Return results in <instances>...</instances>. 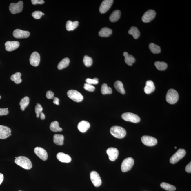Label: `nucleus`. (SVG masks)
<instances>
[{"instance_id":"obj_48","label":"nucleus","mask_w":191,"mask_h":191,"mask_svg":"<svg viewBox=\"0 0 191 191\" xmlns=\"http://www.w3.org/2000/svg\"><path fill=\"white\" fill-rule=\"evenodd\" d=\"M40 116L41 117V120H44L45 119V118H46V117H45L44 113H42H42H41V114H40Z\"/></svg>"},{"instance_id":"obj_43","label":"nucleus","mask_w":191,"mask_h":191,"mask_svg":"<svg viewBox=\"0 0 191 191\" xmlns=\"http://www.w3.org/2000/svg\"><path fill=\"white\" fill-rule=\"evenodd\" d=\"M9 114V111L6 108H0V116L6 115Z\"/></svg>"},{"instance_id":"obj_6","label":"nucleus","mask_w":191,"mask_h":191,"mask_svg":"<svg viewBox=\"0 0 191 191\" xmlns=\"http://www.w3.org/2000/svg\"><path fill=\"white\" fill-rule=\"evenodd\" d=\"M121 117L125 121L134 123H139L141 120L140 117L137 115L129 112L123 114Z\"/></svg>"},{"instance_id":"obj_27","label":"nucleus","mask_w":191,"mask_h":191,"mask_svg":"<svg viewBox=\"0 0 191 191\" xmlns=\"http://www.w3.org/2000/svg\"><path fill=\"white\" fill-rule=\"evenodd\" d=\"M114 86L120 94H125V91L123 87V84L121 81H115Z\"/></svg>"},{"instance_id":"obj_40","label":"nucleus","mask_w":191,"mask_h":191,"mask_svg":"<svg viewBox=\"0 0 191 191\" xmlns=\"http://www.w3.org/2000/svg\"><path fill=\"white\" fill-rule=\"evenodd\" d=\"M43 14V13L41 11H36L32 13V16L35 19H39L42 17Z\"/></svg>"},{"instance_id":"obj_2","label":"nucleus","mask_w":191,"mask_h":191,"mask_svg":"<svg viewBox=\"0 0 191 191\" xmlns=\"http://www.w3.org/2000/svg\"><path fill=\"white\" fill-rule=\"evenodd\" d=\"M111 134L118 139H123L126 136V131L124 128L119 126H112L110 129Z\"/></svg>"},{"instance_id":"obj_15","label":"nucleus","mask_w":191,"mask_h":191,"mask_svg":"<svg viewBox=\"0 0 191 191\" xmlns=\"http://www.w3.org/2000/svg\"><path fill=\"white\" fill-rule=\"evenodd\" d=\"M40 62V56L38 52H34L30 55V65L34 67L38 66Z\"/></svg>"},{"instance_id":"obj_10","label":"nucleus","mask_w":191,"mask_h":191,"mask_svg":"<svg viewBox=\"0 0 191 191\" xmlns=\"http://www.w3.org/2000/svg\"><path fill=\"white\" fill-rule=\"evenodd\" d=\"M90 177L93 185L96 187H99L102 184V180L100 176L95 171L91 172Z\"/></svg>"},{"instance_id":"obj_4","label":"nucleus","mask_w":191,"mask_h":191,"mask_svg":"<svg viewBox=\"0 0 191 191\" xmlns=\"http://www.w3.org/2000/svg\"><path fill=\"white\" fill-rule=\"evenodd\" d=\"M67 96L70 99L77 102H81L84 97L78 91L74 90H70L67 92Z\"/></svg>"},{"instance_id":"obj_50","label":"nucleus","mask_w":191,"mask_h":191,"mask_svg":"<svg viewBox=\"0 0 191 191\" xmlns=\"http://www.w3.org/2000/svg\"><path fill=\"white\" fill-rule=\"evenodd\" d=\"M174 148H175V149H176V148H177V147H175Z\"/></svg>"},{"instance_id":"obj_38","label":"nucleus","mask_w":191,"mask_h":191,"mask_svg":"<svg viewBox=\"0 0 191 191\" xmlns=\"http://www.w3.org/2000/svg\"><path fill=\"white\" fill-rule=\"evenodd\" d=\"M37 105L35 107V113L36 114L37 118H39L40 114L42 113L43 108L41 105L39 103H37Z\"/></svg>"},{"instance_id":"obj_49","label":"nucleus","mask_w":191,"mask_h":191,"mask_svg":"<svg viewBox=\"0 0 191 191\" xmlns=\"http://www.w3.org/2000/svg\"><path fill=\"white\" fill-rule=\"evenodd\" d=\"M1 96H0V99H1Z\"/></svg>"},{"instance_id":"obj_32","label":"nucleus","mask_w":191,"mask_h":191,"mask_svg":"<svg viewBox=\"0 0 191 191\" xmlns=\"http://www.w3.org/2000/svg\"><path fill=\"white\" fill-rule=\"evenodd\" d=\"M149 48L151 52L154 54L160 53L161 52V48L158 45L154 43H150L149 45Z\"/></svg>"},{"instance_id":"obj_42","label":"nucleus","mask_w":191,"mask_h":191,"mask_svg":"<svg viewBox=\"0 0 191 191\" xmlns=\"http://www.w3.org/2000/svg\"><path fill=\"white\" fill-rule=\"evenodd\" d=\"M46 96L48 99H53L54 97V94L52 91H48L46 93Z\"/></svg>"},{"instance_id":"obj_8","label":"nucleus","mask_w":191,"mask_h":191,"mask_svg":"<svg viewBox=\"0 0 191 191\" xmlns=\"http://www.w3.org/2000/svg\"><path fill=\"white\" fill-rule=\"evenodd\" d=\"M23 6V3L21 1H19L17 3H11L9 7V10L13 14L19 13L22 11Z\"/></svg>"},{"instance_id":"obj_52","label":"nucleus","mask_w":191,"mask_h":191,"mask_svg":"<svg viewBox=\"0 0 191 191\" xmlns=\"http://www.w3.org/2000/svg\"></svg>"},{"instance_id":"obj_45","label":"nucleus","mask_w":191,"mask_h":191,"mask_svg":"<svg viewBox=\"0 0 191 191\" xmlns=\"http://www.w3.org/2000/svg\"><path fill=\"white\" fill-rule=\"evenodd\" d=\"M185 171L187 172L191 173V163L190 162L188 165L186 166L185 168Z\"/></svg>"},{"instance_id":"obj_36","label":"nucleus","mask_w":191,"mask_h":191,"mask_svg":"<svg viewBox=\"0 0 191 191\" xmlns=\"http://www.w3.org/2000/svg\"><path fill=\"white\" fill-rule=\"evenodd\" d=\"M160 186L162 188L168 191H174L176 190V188L174 186L165 182L162 183Z\"/></svg>"},{"instance_id":"obj_18","label":"nucleus","mask_w":191,"mask_h":191,"mask_svg":"<svg viewBox=\"0 0 191 191\" xmlns=\"http://www.w3.org/2000/svg\"><path fill=\"white\" fill-rule=\"evenodd\" d=\"M5 45L6 51H12L15 50L19 47L20 43L17 41H7Z\"/></svg>"},{"instance_id":"obj_46","label":"nucleus","mask_w":191,"mask_h":191,"mask_svg":"<svg viewBox=\"0 0 191 191\" xmlns=\"http://www.w3.org/2000/svg\"><path fill=\"white\" fill-rule=\"evenodd\" d=\"M54 101L53 103L55 105H59V101H60V99H59L58 98L54 97Z\"/></svg>"},{"instance_id":"obj_20","label":"nucleus","mask_w":191,"mask_h":191,"mask_svg":"<svg viewBox=\"0 0 191 191\" xmlns=\"http://www.w3.org/2000/svg\"><path fill=\"white\" fill-rule=\"evenodd\" d=\"M155 90V86L153 82L152 81H148L146 83L145 87L144 88V91L146 94H149L153 92Z\"/></svg>"},{"instance_id":"obj_5","label":"nucleus","mask_w":191,"mask_h":191,"mask_svg":"<svg viewBox=\"0 0 191 191\" xmlns=\"http://www.w3.org/2000/svg\"><path fill=\"white\" fill-rule=\"evenodd\" d=\"M186 152L184 149H180L170 158V161L172 164H175L182 159L186 155Z\"/></svg>"},{"instance_id":"obj_35","label":"nucleus","mask_w":191,"mask_h":191,"mask_svg":"<svg viewBox=\"0 0 191 191\" xmlns=\"http://www.w3.org/2000/svg\"><path fill=\"white\" fill-rule=\"evenodd\" d=\"M101 92L103 94H110L112 93L111 88L109 87L107 85L104 83L102 85L101 88Z\"/></svg>"},{"instance_id":"obj_47","label":"nucleus","mask_w":191,"mask_h":191,"mask_svg":"<svg viewBox=\"0 0 191 191\" xmlns=\"http://www.w3.org/2000/svg\"><path fill=\"white\" fill-rule=\"evenodd\" d=\"M4 179V176H3V174L2 173H0V185L2 183Z\"/></svg>"},{"instance_id":"obj_14","label":"nucleus","mask_w":191,"mask_h":191,"mask_svg":"<svg viewBox=\"0 0 191 191\" xmlns=\"http://www.w3.org/2000/svg\"><path fill=\"white\" fill-rule=\"evenodd\" d=\"M34 152L38 157L43 161H46L47 160L48 158L47 152L42 148L40 147L35 148L34 149Z\"/></svg>"},{"instance_id":"obj_37","label":"nucleus","mask_w":191,"mask_h":191,"mask_svg":"<svg viewBox=\"0 0 191 191\" xmlns=\"http://www.w3.org/2000/svg\"><path fill=\"white\" fill-rule=\"evenodd\" d=\"M83 62L84 65L86 67H89L92 65L93 63L92 59L91 57L88 56H85L83 59Z\"/></svg>"},{"instance_id":"obj_23","label":"nucleus","mask_w":191,"mask_h":191,"mask_svg":"<svg viewBox=\"0 0 191 191\" xmlns=\"http://www.w3.org/2000/svg\"><path fill=\"white\" fill-rule=\"evenodd\" d=\"M112 30L107 27H104L101 29L99 32V36L102 37H108L112 34Z\"/></svg>"},{"instance_id":"obj_9","label":"nucleus","mask_w":191,"mask_h":191,"mask_svg":"<svg viewBox=\"0 0 191 191\" xmlns=\"http://www.w3.org/2000/svg\"><path fill=\"white\" fill-rule=\"evenodd\" d=\"M143 143L148 146H153L158 143V141L155 138L152 136H143L141 139Z\"/></svg>"},{"instance_id":"obj_1","label":"nucleus","mask_w":191,"mask_h":191,"mask_svg":"<svg viewBox=\"0 0 191 191\" xmlns=\"http://www.w3.org/2000/svg\"><path fill=\"white\" fill-rule=\"evenodd\" d=\"M16 164L19 166L26 170L31 169L32 167V164L30 160L27 157L20 156L17 157L15 160Z\"/></svg>"},{"instance_id":"obj_33","label":"nucleus","mask_w":191,"mask_h":191,"mask_svg":"<svg viewBox=\"0 0 191 191\" xmlns=\"http://www.w3.org/2000/svg\"><path fill=\"white\" fill-rule=\"evenodd\" d=\"M21 74L20 72H17L11 77V80L12 81L15 82L16 84H20L22 82V79L21 78Z\"/></svg>"},{"instance_id":"obj_7","label":"nucleus","mask_w":191,"mask_h":191,"mask_svg":"<svg viewBox=\"0 0 191 191\" xmlns=\"http://www.w3.org/2000/svg\"><path fill=\"white\" fill-rule=\"evenodd\" d=\"M134 164V160L131 157L126 158L123 160L121 165V170L123 172L130 171Z\"/></svg>"},{"instance_id":"obj_41","label":"nucleus","mask_w":191,"mask_h":191,"mask_svg":"<svg viewBox=\"0 0 191 191\" xmlns=\"http://www.w3.org/2000/svg\"><path fill=\"white\" fill-rule=\"evenodd\" d=\"M84 89L90 92H93L95 89V88L92 85L86 83L84 84Z\"/></svg>"},{"instance_id":"obj_25","label":"nucleus","mask_w":191,"mask_h":191,"mask_svg":"<svg viewBox=\"0 0 191 191\" xmlns=\"http://www.w3.org/2000/svg\"><path fill=\"white\" fill-rule=\"evenodd\" d=\"M64 136L63 135L55 134L54 136V142L58 145H63L64 143Z\"/></svg>"},{"instance_id":"obj_19","label":"nucleus","mask_w":191,"mask_h":191,"mask_svg":"<svg viewBox=\"0 0 191 191\" xmlns=\"http://www.w3.org/2000/svg\"><path fill=\"white\" fill-rule=\"evenodd\" d=\"M57 157L59 161L62 163H69L71 162L72 160L71 157L70 155L63 152H59L57 154Z\"/></svg>"},{"instance_id":"obj_22","label":"nucleus","mask_w":191,"mask_h":191,"mask_svg":"<svg viewBox=\"0 0 191 191\" xmlns=\"http://www.w3.org/2000/svg\"><path fill=\"white\" fill-rule=\"evenodd\" d=\"M123 55L125 57V61L128 65L131 66L135 62V58L133 56L130 55L127 52H123Z\"/></svg>"},{"instance_id":"obj_51","label":"nucleus","mask_w":191,"mask_h":191,"mask_svg":"<svg viewBox=\"0 0 191 191\" xmlns=\"http://www.w3.org/2000/svg\"><path fill=\"white\" fill-rule=\"evenodd\" d=\"M45 15L43 13V15Z\"/></svg>"},{"instance_id":"obj_39","label":"nucleus","mask_w":191,"mask_h":191,"mask_svg":"<svg viewBox=\"0 0 191 191\" xmlns=\"http://www.w3.org/2000/svg\"><path fill=\"white\" fill-rule=\"evenodd\" d=\"M86 83L91 85H96L98 84L99 79L97 78H95L94 79H91L90 78L86 79Z\"/></svg>"},{"instance_id":"obj_44","label":"nucleus","mask_w":191,"mask_h":191,"mask_svg":"<svg viewBox=\"0 0 191 191\" xmlns=\"http://www.w3.org/2000/svg\"><path fill=\"white\" fill-rule=\"evenodd\" d=\"M31 2L33 5L42 4L44 3V1L43 0H32Z\"/></svg>"},{"instance_id":"obj_30","label":"nucleus","mask_w":191,"mask_h":191,"mask_svg":"<svg viewBox=\"0 0 191 191\" xmlns=\"http://www.w3.org/2000/svg\"><path fill=\"white\" fill-rule=\"evenodd\" d=\"M70 62V59L67 57L65 58L59 63L57 66V68L59 70H60L65 68L68 66Z\"/></svg>"},{"instance_id":"obj_17","label":"nucleus","mask_w":191,"mask_h":191,"mask_svg":"<svg viewBox=\"0 0 191 191\" xmlns=\"http://www.w3.org/2000/svg\"><path fill=\"white\" fill-rule=\"evenodd\" d=\"M11 133L10 128L7 126L0 125V139H6L10 136Z\"/></svg>"},{"instance_id":"obj_12","label":"nucleus","mask_w":191,"mask_h":191,"mask_svg":"<svg viewBox=\"0 0 191 191\" xmlns=\"http://www.w3.org/2000/svg\"><path fill=\"white\" fill-rule=\"evenodd\" d=\"M156 12L152 10H149L144 14L142 18V21L144 23H148L153 20L156 16Z\"/></svg>"},{"instance_id":"obj_31","label":"nucleus","mask_w":191,"mask_h":191,"mask_svg":"<svg viewBox=\"0 0 191 191\" xmlns=\"http://www.w3.org/2000/svg\"><path fill=\"white\" fill-rule=\"evenodd\" d=\"M50 128L51 131L54 132H60L62 130V129L59 127L58 122L55 121L51 123L50 126Z\"/></svg>"},{"instance_id":"obj_28","label":"nucleus","mask_w":191,"mask_h":191,"mask_svg":"<svg viewBox=\"0 0 191 191\" xmlns=\"http://www.w3.org/2000/svg\"><path fill=\"white\" fill-rule=\"evenodd\" d=\"M129 34L132 35L135 39H137L140 36V33L137 27L134 26L131 27L128 31Z\"/></svg>"},{"instance_id":"obj_29","label":"nucleus","mask_w":191,"mask_h":191,"mask_svg":"<svg viewBox=\"0 0 191 191\" xmlns=\"http://www.w3.org/2000/svg\"><path fill=\"white\" fill-rule=\"evenodd\" d=\"M30 103V99L28 96H25L21 99L20 103L21 110L22 111L25 110V109L28 106Z\"/></svg>"},{"instance_id":"obj_21","label":"nucleus","mask_w":191,"mask_h":191,"mask_svg":"<svg viewBox=\"0 0 191 191\" xmlns=\"http://www.w3.org/2000/svg\"><path fill=\"white\" fill-rule=\"evenodd\" d=\"M90 126V124L89 123L85 120L80 122L78 123V128L81 132L82 133L86 132Z\"/></svg>"},{"instance_id":"obj_16","label":"nucleus","mask_w":191,"mask_h":191,"mask_svg":"<svg viewBox=\"0 0 191 191\" xmlns=\"http://www.w3.org/2000/svg\"><path fill=\"white\" fill-rule=\"evenodd\" d=\"M13 35L16 38H25L28 37L30 33L28 31H25L20 29H16L14 30Z\"/></svg>"},{"instance_id":"obj_24","label":"nucleus","mask_w":191,"mask_h":191,"mask_svg":"<svg viewBox=\"0 0 191 191\" xmlns=\"http://www.w3.org/2000/svg\"><path fill=\"white\" fill-rule=\"evenodd\" d=\"M79 22L78 21L72 22L71 21H68L66 24V29L68 31L73 30L78 26Z\"/></svg>"},{"instance_id":"obj_13","label":"nucleus","mask_w":191,"mask_h":191,"mask_svg":"<svg viewBox=\"0 0 191 191\" xmlns=\"http://www.w3.org/2000/svg\"><path fill=\"white\" fill-rule=\"evenodd\" d=\"M107 153L109 159L111 161H114L118 158L119 152L118 149L115 148L110 147L107 149Z\"/></svg>"},{"instance_id":"obj_3","label":"nucleus","mask_w":191,"mask_h":191,"mask_svg":"<svg viewBox=\"0 0 191 191\" xmlns=\"http://www.w3.org/2000/svg\"><path fill=\"white\" fill-rule=\"evenodd\" d=\"M179 99V94L177 91L174 89L168 90L166 96V100L168 103L174 104Z\"/></svg>"},{"instance_id":"obj_34","label":"nucleus","mask_w":191,"mask_h":191,"mask_svg":"<svg viewBox=\"0 0 191 191\" xmlns=\"http://www.w3.org/2000/svg\"><path fill=\"white\" fill-rule=\"evenodd\" d=\"M154 64L157 68L160 71L166 70L168 67L167 64L163 62H156Z\"/></svg>"},{"instance_id":"obj_26","label":"nucleus","mask_w":191,"mask_h":191,"mask_svg":"<svg viewBox=\"0 0 191 191\" xmlns=\"http://www.w3.org/2000/svg\"><path fill=\"white\" fill-rule=\"evenodd\" d=\"M121 16V12L118 10H115L112 13L109 17L110 21L112 22H116L119 20Z\"/></svg>"},{"instance_id":"obj_11","label":"nucleus","mask_w":191,"mask_h":191,"mask_svg":"<svg viewBox=\"0 0 191 191\" xmlns=\"http://www.w3.org/2000/svg\"><path fill=\"white\" fill-rule=\"evenodd\" d=\"M113 1V0H105L103 1L99 8L101 13L104 14L110 8Z\"/></svg>"}]
</instances>
